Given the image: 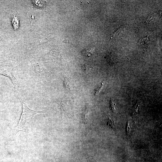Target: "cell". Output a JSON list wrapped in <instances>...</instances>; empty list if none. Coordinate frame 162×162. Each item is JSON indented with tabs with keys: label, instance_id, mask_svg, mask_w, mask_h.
<instances>
[{
	"label": "cell",
	"instance_id": "obj_4",
	"mask_svg": "<svg viewBox=\"0 0 162 162\" xmlns=\"http://www.w3.org/2000/svg\"><path fill=\"white\" fill-rule=\"evenodd\" d=\"M103 85L104 83L103 82H102L100 84L98 85V87H97L95 91L94 95H97L99 94L100 91L101 90Z\"/></svg>",
	"mask_w": 162,
	"mask_h": 162
},
{
	"label": "cell",
	"instance_id": "obj_6",
	"mask_svg": "<svg viewBox=\"0 0 162 162\" xmlns=\"http://www.w3.org/2000/svg\"><path fill=\"white\" fill-rule=\"evenodd\" d=\"M84 162H98L96 161L95 158L94 156H90L87 158L86 160Z\"/></svg>",
	"mask_w": 162,
	"mask_h": 162
},
{
	"label": "cell",
	"instance_id": "obj_8",
	"mask_svg": "<svg viewBox=\"0 0 162 162\" xmlns=\"http://www.w3.org/2000/svg\"><path fill=\"white\" fill-rule=\"evenodd\" d=\"M111 107L112 108L113 110H115V103L112 100H111Z\"/></svg>",
	"mask_w": 162,
	"mask_h": 162
},
{
	"label": "cell",
	"instance_id": "obj_1",
	"mask_svg": "<svg viewBox=\"0 0 162 162\" xmlns=\"http://www.w3.org/2000/svg\"><path fill=\"white\" fill-rule=\"evenodd\" d=\"M19 99L23 106V111L19 123L14 128L13 131L14 137H15L17 134L19 132L27 131L28 124L35 115L39 113H46L42 111H36L31 110L24 103L21 98H19Z\"/></svg>",
	"mask_w": 162,
	"mask_h": 162
},
{
	"label": "cell",
	"instance_id": "obj_7",
	"mask_svg": "<svg viewBox=\"0 0 162 162\" xmlns=\"http://www.w3.org/2000/svg\"><path fill=\"white\" fill-rule=\"evenodd\" d=\"M93 51V50H92L90 48H89L88 49L86 50L85 53L87 56L89 57L92 55Z\"/></svg>",
	"mask_w": 162,
	"mask_h": 162
},
{
	"label": "cell",
	"instance_id": "obj_5",
	"mask_svg": "<svg viewBox=\"0 0 162 162\" xmlns=\"http://www.w3.org/2000/svg\"><path fill=\"white\" fill-rule=\"evenodd\" d=\"M64 86L65 88L69 90L70 88L71 85L70 82L67 78L65 79L64 82Z\"/></svg>",
	"mask_w": 162,
	"mask_h": 162
},
{
	"label": "cell",
	"instance_id": "obj_3",
	"mask_svg": "<svg viewBox=\"0 0 162 162\" xmlns=\"http://www.w3.org/2000/svg\"><path fill=\"white\" fill-rule=\"evenodd\" d=\"M33 2L36 6L41 7L44 6V2L43 1H33Z\"/></svg>",
	"mask_w": 162,
	"mask_h": 162
},
{
	"label": "cell",
	"instance_id": "obj_2",
	"mask_svg": "<svg viewBox=\"0 0 162 162\" xmlns=\"http://www.w3.org/2000/svg\"><path fill=\"white\" fill-rule=\"evenodd\" d=\"M12 23L13 27L14 30H16L19 26V20L17 17L14 16L12 17Z\"/></svg>",
	"mask_w": 162,
	"mask_h": 162
}]
</instances>
